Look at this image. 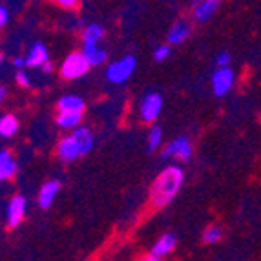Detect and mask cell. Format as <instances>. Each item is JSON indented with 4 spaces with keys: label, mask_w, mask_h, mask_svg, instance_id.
<instances>
[{
    "label": "cell",
    "mask_w": 261,
    "mask_h": 261,
    "mask_svg": "<svg viewBox=\"0 0 261 261\" xmlns=\"http://www.w3.org/2000/svg\"><path fill=\"white\" fill-rule=\"evenodd\" d=\"M185 181V172L181 166H166L161 174L157 175L155 181L150 188V201L155 208H163L177 196Z\"/></svg>",
    "instance_id": "1"
},
{
    "label": "cell",
    "mask_w": 261,
    "mask_h": 261,
    "mask_svg": "<svg viewBox=\"0 0 261 261\" xmlns=\"http://www.w3.org/2000/svg\"><path fill=\"white\" fill-rule=\"evenodd\" d=\"M93 148V134L90 128L79 126L77 130H73L70 135L62 137V141L59 143V157L64 163H71L79 157L90 153Z\"/></svg>",
    "instance_id": "2"
},
{
    "label": "cell",
    "mask_w": 261,
    "mask_h": 261,
    "mask_svg": "<svg viewBox=\"0 0 261 261\" xmlns=\"http://www.w3.org/2000/svg\"><path fill=\"white\" fill-rule=\"evenodd\" d=\"M135 66H137V61H135L134 55H126L121 61L113 62V64L108 66L106 70V77H108L110 83L113 84H122L124 81L130 79V75L134 73Z\"/></svg>",
    "instance_id": "3"
},
{
    "label": "cell",
    "mask_w": 261,
    "mask_h": 261,
    "mask_svg": "<svg viewBox=\"0 0 261 261\" xmlns=\"http://www.w3.org/2000/svg\"><path fill=\"white\" fill-rule=\"evenodd\" d=\"M90 70V64L84 59L83 53H71L66 57V61L61 66V75L68 81H75V79L86 75V71Z\"/></svg>",
    "instance_id": "4"
},
{
    "label": "cell",
    "mask_w": 261,
    "mask_h": 261,
    "mask_svg": "<svg viewBox=\"0 0 261 261\" xmlns=\"http://www.w3.org/2000/svg\"><path fill=\"white\" fill-rule=\"evenodd\" d=\"M236 83V73L232 68H218L212 73V92L216 97H225L232 92Z\"/></svg>",
    "instance_id": "5"
},
{
    "label": "cell",
    "mask_w": 261,
    "mask_h": 261,
    "mask_svg": "<svg viewBox=\"0 0 261 261\" xmlns=\"http://www.w3.org/2000/svg\"><path fill=\"white\" fill-rule=\"evenodd\" d=\"M163 110V95L161 93H146L141 100V119L144 122H153L157 117H159V113Z\"/></svg>",
    "instance_id": "6"
},
{
    "label": "cell",
    "mask_w": 261,
    "mask_h": 261,
    "mask_svg": "<svg viewBox=\"0 0 261 261\" xmlns=\"http://www.w3.org/2000/svg\"><path fill=\"white\" fill-rule=\"evenodd\" d=\"M163 159L177 157L179 161H188L192 157V143L188 137H177L172 143H168L161 152Z\"/></svg>",
    "instance_id": "7"
},
{
    "label": "cell",
    "mask_w": 261,
    "mask_h": 261,
    "mask_svg": "<svg viewBox=\"0 0 261 261\" xmlns=\"http://www.w3.org/2000/svg\"><path fill=\"white\" fill-rule=\"evenodd\" d=\"M24 216H26V199L22 196L13 197L8 205V225L11 228H17L24 219Z\"/></svg>",
    "instance_id": "8"
},
{
    "label": "cell",
    "mask_w": 261,
    "mask_h": 261,
    "mask_svg": "<svg viewBox=\"0 0 261 261\" xmlns=\"http://www.w3.org/2000/svg\"><path fill=\"white\" fill-rule=\"evenodd\" d=\"M219 2L218 0H203V2H197L196 6H194V18H196L197 22H208L210 18L214 17V15L218 13L219 9Z\"/></svg>",
    "instance_id": "9"
},
{
    "label": "cell",
    "mask_w": 261,
    "mask_h": 261,
    "mask_svg": "<svg viewBox=\"0 0 261 261\" xmlns=\"http://www.w3.org/2000/svg\"><path fill=\"white\" fill-rule=\"evenodd\" d=\"M46 62H49L48 48H46L42 42H35L31 46L30 53H28V57H26V66L37 68V66H44Z\"/></svg>",
    "instance_id": "10"
},
{
    "label": "cell",
    "mask_w": 261,
    "mask_h": 261,
    "mask_svg": "<svg viewBox=\"0 0 261 261\" xmlns=\"http://www.w3.org/2000/svg\"><path fill=\"white\" fill-rule=\"evenodd\" d=\"M192 35V26L187 20H177L168 31V42L170 44H181Z\"/></svg>",
    "instance_id": "11"
},
{
    "label": "cell",
    "mask_w": 261,
    "mask_h": 261,
    "mask_svg": "<svg viewBox=\"0 0 261 261\" xmlns=\"http://www.w3.org/2000/svg\"><path fill=\"white\" fill-rule=\"evenodd\" d=\"M59 188H61V183H59V181H48V183L40 188V192H39L40 208H49V206H51V203H53V199H55Z\"/></svg>",
    "instance_id": "12"
},
{
    "label": "cell",
    "mask_w": 261,
    "mask_h": 261,
    "mask_svg": "<svg viewBox=\"0 0 261 261\" xmlns=\"http://www.w3.org/2000/svg\"><path fill=\"white\" fill-rule=\"evenodd\" d=\"M86 105L79 95H64L59 100V110L61 113H83Z\"/></svg>",
    "instance_id": "13"
},
{
    "label": "cell",
    "mask_w": 261,
    "mask_h": 261,
    "mask_svg": "<svg viewBox=\"0 0 261 261\" xmlns=\"http://www.w3.org/2000/svg\"><path fill=\"white\" fill-rule=\"evenodd\" d=\"M175 243H177V238H175L174 234H165V236H161V238L157 240V243L153 245L152 254H153V256H157V257L166 256V254H170L175 248Z\"/></svg>",
    "instance_id": "14"
},
{
    "label": "cell",
    "mask_w": 261,
    "mask_h": 261,
    "mask_svg": "<svg viewBox=\"0 0 261 261\" xmlns=\"http://www.w3.org/2000/svg\"><path fill=\"white\" fill-rule=\"evenodd\" d=\"M17 172V163L13 161V157L8 150H0V181L13 177Z\"/></svg>",
    "instance_id": "15"
},
{
    "label": "cell",
    "mask_w": 261,
    "mask_h": 261,
    "mask_svg": "<svg viewBox=\"0 0 261 261\" xmlns=\"http://www.w3.org/2000/svg\"><path fill=\"white\" fill-rule=\"evenodd\" d=\"M83 55L88 61L90 66H100L106 61V51L105 49L97 48V46H92V44H84L83 48Z\"/></svg>",
    "instance_id": "16"
},
{
    "label": "cell",
    "mask_w": 261,
    "mask_h": 261,
    "mask_svg": "<svg viewBox=\"0 0 261 261\" xmlns=\"http://www.w3.org/2000/svg\"><path fill=\"white\" fill-rule=\"evenodd\" d=\"M81 121H83V113H59L57 117V124L66 130H71V128L77 130Z\"/></svg>",
    "instance_id": "17"
},
{
    "label": "cell",
    "mask_w": 261,
    "mask_h": 261,
    "mask_svg": "<svg viewBox=\"0 0 261 261\" xmlns=\"http://www.w3.org/2000/svg\"><path fill=\"white\" fill-rule=\"evenodd\" d=\"M102 35H105V28L100 26V24H90L83 31L84 44H92V46H97V42L102 39Z\"/></svg>",
    "instance_id": "18"
},
{
    "label": "cell",
    "mask_w": 261,
    "mask_h": 261,
    "mask_svg": "<svg viewBox=\"0 0 261 261\" xmlns=\"http://www.w3.org/2000/svg\"><path fill=\"white\" fill-rule=\"evenodd\" d=\"M18 130V121L15 115H4L0 117V135L2 137H11Z\"/></svg>",
    "instance_id": "19"
},
{
    "label": "cell",
    "mask_w": 261,
    "mask_h": 261,
    "mask_svg": "<svg viewBox=\"0 0 261 261\" xmlns=\"http://www.w3.org/2000/svg\"><path fill=\"white\" fill-rule=\"evenodd\" d=\"M221 238H223V228L219 225L206 226L205 232H203V241H205L206 245L218 243V241H221Z\"/></svg>",
    "instance_id": "20"
},
{
    "label": "cell",
    "mask_w": 261,
    "mask_h": 261,
    "mask_svg": "<svg viewBox=\"0 0 261 261\" xmlns=\"http://www.w3.org/2000/svg\"><path fill=\"white\" fill-rule=\"evenodd\" d=\"M163 143V130L159 126H153L148 134V152H155Z\"/></svg>",
    "instance_id": "21"
},
{
    "label": "cell",
    "mask_w": 261,
    "mask_h": 261,
    "mask_svg": "<svg viewBox=\"0 0 261 261\" xmlns=\"http://www.w3.org/2000/svg\"><path fill=\"white\" fill-rule=\"evenodd\" d=\"M230 62H232V55L228 51H221L216 57V66L218 68H230Z\"/></svg>",
    "instance_id": "22"
},
{
    "label": "cell",
    "mask_w": 261,
    "mask_h": 261,
    "mask_svg": "<svg viewBox=\"0 0 261 261\" xmlns=\"http://www.w3.org/2000/svg\"><path fill=\"white\" fill-rule=\"evenodd\" d=\"M168 55H170V46H168V44H161V46L155 49V53H153L155 61H165Z\"/></svg>",
    "instance_id": "23"
},
{
    "label": "cell",
    "mask_w": 261,
    "mask_h": 261,
    "mask_svg": "<svg viewBox=\"0 0 261 261\" xmlns=\"http://www.w3.org/2000/svg\"><path fill=\"white\" fill-rule=\"evenodd\" d=\"M57 6H61V8H66V9H75V8H79V2L77 0H59Z\"/></svg>",
    "instance_id": "24"
},
{
    "label": "cell",
    "mask_w": 261,
    "mask_h": 261,
    "mask_svg": "<svg viewBox=\"0 0 261 261\" xmlns=\"http://www.w3.org/2000/svg\"><path fill=\"white\" fill-rule=\"evenodd\" d=\"M15 79H17V83L20 84V86H24V88L30 86V77H28V73H24V71H18Z\"/></svg>",
    "instance_id": "25"
},
{
    "label": "cell",
    "mask_w": 261,
    "mask_h": 261,
    "mask_svg": "<svg viewBox=\"0 0 261 261\" xmlns=\"http://www.w3.org/2000/svg\"><path fill=\"white\" fill-rule=\"evenodd\" d=\"M9 18V11L4 8V6H0V28L6 26V22H8Z\"/></svg>",
    "instance_id": "26"
},
{
    "label": "cell",
    "mask_w": 261,
    "mask_h": 261,
    "mask_svg": "<svg viewBox=\"0 0 261 261\" xmlns=\"http://www.w3.org/2000/svg\"><path fill=\"white\" fill-rule=\"evenodd\" d=\"M135 261H161V257L153 256V254H148V256H141L139 259H135Z\"/></svg>",
    "instance_id": "27"
},
{
    "label": "cell",
    "mask_w": 261,
    "mask_h": 261,
    "mask_svg": "<svg viewBox=\"0 0 261 261\" xmlns=\"http://www.w3.org/2000/svg\"><path fill=\"white\" fill-rule=\"evenodd\" d=\"M13 64L17 66V68H24V66H26V59H20V57H17V59H13Z\"/></svg>",
    "instance_id": "28"
},
{
    "label": "cell",
    "mask_w": 261,
    "mask_h": 261,
    "mask_svg": "<svg viewBox=\"0 0 261 261\" xmlns=\"http://www.w3.org/2000/svg\"><path fill=\"white\" fill-rule=\"evenodd\" d=\"M6 95H8V90L4 86H0V100H4Z\"/></svg>",
    "instance_id": "29"
},
{
    "label": "cell",
    "mask_w": 261,
    "mask_h": 261,
    "mask_svg": "<svg viewBox=\"0 0 261 261\" xmlns=\"http://www.w3.org/2000/svg\"><path fill=\"white\" fill-rule=\"evenodd\" d=\"M42 70L46 71V73H49V71L53 70V66H51V62H46V64L42 66Z\"/></svg>",
    "instance_id": "30"
},
{
    "label": "cell",
    "mask_w": 261,
    "mask_h": 261,
    "mask_svg": "<svg viewBox=\"0 0 261 261\" xmlns=\"http://www.w3.org/2000/svg\"><path fill=\"white\" fill-rule=\"evenodd\" d=\"M0 64H2V53H0Z\"/></svg>",
    "instance_id": "31"
}]
</instances>
